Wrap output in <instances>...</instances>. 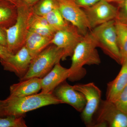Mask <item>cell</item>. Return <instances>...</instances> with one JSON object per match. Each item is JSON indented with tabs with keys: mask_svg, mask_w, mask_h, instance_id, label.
<instances>
[{
	"mask_svg": "<svg viewBox=\"0 0 127 127\" xmlns=\"http://www.w3.org/2000/svg\"><path fill=\"white\" fill-rule=\"evenodd\" d=\"M11 2H13L16 5L18 4V3L21 1V0H8Z\"/></svg>",
	"mask_w": 127,
	"mask_h": 127,
	"instance_id": "cell-29",
	"label": "cell"
},
{
	"mask_svg": "<svg viewBox=\"0 0 127 127\" xmlns=\"http://www.w3.org/2000/svg\"><path fill=\"white\" fill-rule=\"evenodd\" d=\"M58 8L66 20L77 28L83 35L91 31V27L83 10L75 0H56Z\"/></svg>",
	"mask_w": 127,
	"mask_h": 127,
	"instance_id": "cell-8",
	"label": "cell"
},
{
	"mask_svg": "<svg viewBox=\"0 0 127 127\" xmlns=\"http://www.w3.org/2000/svg\"><path fill=\"white\" fill-rule=\"evenodd\" d=\"M52 39L29 30L25 46L33 59L51 44Z\"/></svg>",
	"mask_w": 127,
	"mask_h": 127,
	"instance_id": "cell-16",
	"label": "cell"
},
{
	"mask_svg": "<svg viewBox=\"0 0 127 127\" xmlns=\"http://www.w3.org/2000/svg\"><path fill=\"white\" fill-rule=\"evenodd\" d=\"M0 44L7 47V36L5 28L0 26Z\"/></svg>",
	"mask_w": 127,
	"mask_h": 127,
	"instance_id": "cell-26",
	"label": "cell"
},
{
	"mask_svg": "<svg viewBox=\"0 0 127 127\" xmlns=\"http://www.w3.org/2000/svg\"><path fill=\"white\" fill-rule=\"evenodd\" d=\"M17 16L15 23L5 28L7 36V47L15 54L25 45L27 36L30 30L29 20L32 12V7L22 1L17 5Z\"/></svg>",
	"mask_w": 127,
	"mask_h": 127,
	"instance_id": "cell-3",
	"label": "cell"
},
{
	"mask_svg": "<svg viewBox=\"0 0 127 127\" xmlns=\"http://www.w3.org/2000/svg\"><path fill=\"white\" fill-rule=\"evenodd\" d=\"M32 58L25 46L5 59H0L5 70L14 72L21 79L27 73Z\"/></svg>",
	"mask_w": 127,
	"mask_h": 127,
	"instance_id": "cell-11",
	"label": "cell"
},
{
	"mask_svg": "<svg viewBox=\"0 0 127 127\" xmlns=\"http://www.w3.org/2000/svg\"><path fill=\"white\" fill-rule=\"evenodd\" d=\"M96 123L93 127H127V114L113 102L101 100L98 109Z\"/></svg>",
	"mask_w": 127,
	"mask_h": 127,
	"instance_id": "cell-7",
	"label": "cell"
},
{
	"mask_svg": "<svg viewBox=\"0 0 127 127\" xmlns=\"http://www.w3.org/2000/svg\"><path fill=\"white\" fill-rule=\"evenodd\" d=\"M97 45L103 52L119 64L122 59L118 43L116 19L96 27L90 31Z\"/></svg>",
	"mask_w": 127,
	"mask_h": 127,
	"instance_id": "cell-4",
	"label": "cell"
},
{
	"mask_svg": "<svg viewBox=\"0 0 127 127\" xmlns=\"http://www.w3.org/2000/svg\"><path fill=\"white\" fill-rule=\"evenodd\" d=\"M116 27L118 43L123 62L124 60L127 58V27L116 20Z\"/></svg>",
	"mask_w": 127,
	"mask_h": 127,
	"instance_id": "cell-19",
	"label": "cell"
},
{
	"mask_svg": "<svg viewBox=\"0 0 127 127\" xmlns=\"http://www.w3.org/2000/svg\"><path fill=\"white\" fill-rule=\"evenodd\" d=\"M113 103L118 108L127 114V85Z\"/></svg>",
	"mask_w": 127,
	"mask_h": 127,
	"instance_id": "cell-22",
	"label": "cell"
},
{
	"mask_svg": "<svg viewBox=\"0 0 127 127\" xmlns=\"http://www.w3.org/2000/svg\"><path fill=\"white\" fill-rule=\"evenodd\" d=\"M72 87L84 95L86 104L82 112V118L87 126L91 127L93 125V116L97 111L102 100L101 91L92 82L76 84Z\"/></svg>",
	"mask_w": 127,
	"mask_h": 127,
	"instance_id": "cell-6",
	"label": "cell"
},
{
	"mask_svg": "<svg viewBox=\"0 0 127 127\" xmlns=\"http://www.w3.org/2000/svg\"><path fill=\"white\" fill-rule=\"evenodd\" d=\"M0 117V127H27L23 116H10Z\"/></svg>",
	"mask_w": 127,
	"mask_h": 127,
	"instance_id": "cell-21",
	"label": "cell"
},
{
	"mask_svg": "<svg viewBox=\"0 0 127 127\" xmlns=\"http://www.w3.org/2000/svg\"><path fill=\"white\" fill-rule=\"evenodd\" d=\"M17 16L16 5L8 0H0V26L10 27L15 23Z\"/></svg>",
	"mask_w": 127,
	"mask_h": 127,
	"instance_id": "cell-17",
	"label": "cell"
},
{
	"mask_svg": "<svg viewBox=\"0 0 127 127\" xmlns=\"http://www.w3.org/2000/svg\"><path fill=\"white\" fill-rule=\"evenodd\" d=\"M4 101L0 108V117L23 116L28 112L41 107L63 103L53 93L41 92L23 97L9 96Z\"/></svg>",
	"mask_w": 127,
	"mask_h": 127,
	"instance_id": "cell-1",
	"label": "cell"
},
{
	"mask_svg": "<svg viewBox=\"0 0 127 127\" xmlns=\"http://www.w3.org/2000/svg\"><path fill=\"white\" fill-rule=\"evenodd\" d=\"M14 55L5 46L0 44V59H5Z\"/></svg>",
	"mask_w": 127,
	"mask_h": 127,
	"instance_id": "cell-25",
	"label": "cell"
},
{
	"mask_svg": "<svg viewBox=\"0 0 127 127\" xmlns=\"http://www.w3.org/2000/svg\"><path fill=\"white\" fill-rule=\"evenodd\" d=\"M109 2H115L118 3L121 2L122 0H104Z\"/></svg>",
	"mask_w": 127,
	"mask_h": 127,
	"instance_id": "cell-28",
	"label": "cell"
},
{
	"mask_svg": "<svg viewBox=\"0 0 127 127\" xmlns=\"http://www.w3.org/2000/svg\"><path fill=\"white\" fill-rule=\"evenodd\" d=\"M118 14L116 20L120 22L127 20V0H122L118 3Z\"/></svg>",
	"mask_w": 127,
	"mask_h": 127,
	"instance_id": "cell-23",
	"label": "cell"
},
{
	"mask_svg": "<svg viewBox=\"0 0 127 127\" xmlns=\"http://www.w3.org/2000/svg\"><path fill=\"white\" fill-rule=\"evenodd\" d=\"M101 0H75L77 4L82 8L90 7Z\"/></svg>",
	"mask_w": 127,
	"mask_h": 127,
	"instance_id": "cell-24",
	"label": "cell"
},
{
	"mask_svg": "<svg viewBox=\"0 0 127 127\" xmlns=\"http://www.w3.org/2000/svg\"><path fill=\"white\" fill-rule=\"evenodd\" d=\"M63 55L62 49L51 44L32 59L27 73L20 81L33 77L42 78L62 60Z\"/></svg>",
	"mask_w": 127,
	"mask_h": 127,
	"instance_id": "cell-5",
	"label": "cell"
},
{
	"mask_svg": "<svg viewBox=\"0 0 127 127\" xmlns=\"http://www.w3.org/2000/svg\"><path fill=\"white\" fill-rule=\"evenodd\" d=\"M122 22V23H123V24H124V25H125V26H127V20L124 21L123 22Z\"/></svg>",
	"mask_w": 127,
	"mask_h": 127,
	"instance_id": "cell-31",
	"label": "cell"
},
{
	"mask_svg": "<svg viewBox=\"0 0 127 127\" xmlns=\"http://www.w3.org/2000/svg\"><path fill=\"white\" fill-rule=\"evenodd\" d=\"M58 8L56 0H39L32 7V12L38 15H45Z\"/></svg>",
	"mask_w": 127,
	"mask_h": 127,
	"instance_id": "cell-20",
	"label": "cell"
},
{
	"mask_svg": "<svg viewBox=\"0 0 127 127\" xmlns=\"http://www.w3.org/2000/svg\"><path fill=\"white\" fill-rule=\"evenodd\" d=\"M53 93L63 103L69 104L78 112H82L84 109L86 104L84 95L65 81L57 87Z\"/></svg>",
	"mask_w": 127,
	"mask_h": 127,
	"instance_id": "cell-12",
	"label": "cell"
},
{
	"mask_svg": "<svg viewBox=\"0 0 127 127\" xmlns=\"http://www.w3.org/2000/svg\"><path fill=\"white\" fill-rule=\"evenodd\" d=\"M84 11L91 29L115 20L117 16L118 7L110 2L101 0L90 7L82 8Z\"/></svg>",
	"mask_w": 127,
	"mask_h": 127,
	"instance_id": "cell-10",
	"label": "cell"
},
{
	"mask_svg": "<svg viewBox=\"0 0 127 127\" xmlns=\"http://www.w3.org/2000/svg\"><path fill=\"white\" fill-rule=\"evenodd\" d=\"M84 36L79 32L77 28L70 24L65 29L56 32L51 40L54 44L63 51V61L72 56L76 47Z\"/></svg>",
	"mask_w": 127,
	"mask_h": 127,
	"instance_id": "cell-9",
	"label": "cell"
},
{
	"mask_svg": "<svg viewBox=\"0 0 127 127\" xmlns=\"http://www.w3.org/2000/svg\"><path fill=\"white\" fill-rule=\"evenodd\" d=\"M43 17L56 32L65 29L70 24L64 19L58 8L54 9Z\"/></svg>",
	"mask_w": 127,
	"mask_h": 127,
	"instance_id": "cell-18",
	"label": "cell"
},
{
	"mask_svg": "<svg viewBox=\"0 0 127 127\" xmlns=\"http://www.w3.org/2000/svg\"><path fill=\"white\" fill-rule=\"evenodd\" d=\"M41 90V78H31L11 85L10 88V96L23 97L36 94Z\"/></svg>",
	"mask_w": 127,
	"mask_h": 127,
	"instance_id": "cell-14",
	"label": "cell"
},
{
	"mask_svg": "<svg viewBox=\"0 0 127 127\" xmlns=\"http://www.w3.org/2000/svg\"><path fill=\"white\" fill-rule=\"evenodd\" d=\"M39 0H21V1L25 4L30 7H32Z\"/></svg>",
	"mask_w": 127,
	"mask_h": 127,
	"instance_id": "cell-27",
	"label": "cell"
},
{
	"mask_svg": "<svg viewBox=\"0 0 127 127\" xmlns=\"http://www.w3.org/2000/svg\"><path fill=\"white\" fill-rule=\"evenodd\" d=\"M122 67L116 78L107 85L106 100L113 102L127 85V58L124 60Z\"/></svg>",
	"mask_w": 127,
	"mask_h": 127,
	"instance_id": "cell-15",
	"label": "cell"
},
{
	"mask_svg": "<svg viewBox=\"0 0 127 127\" xmlns=\"http://www.w3.org/2000/svg\"><path fill=\"white\" fill-rule=\"evenodd\" d=\"M4 100H0V108L1 107V106L3 105V103H4Z\"/></svg>",
	"mask_w": 127,
	"mask_h": 127,
	"instance_id": "cell-30",
	"label": "cell"
},
{
	"mask_svg": "<svg viewBox=\"0 0 127 127\" xmlns=\"http://www.w3.org/2000/svg\"><path fill=\"white\" fill-rule=\"evenodd\" d=\"M97 45L91 32L84 36L76 47L71 56V64L69 68L68 79L71 82L80 80L86 74L85 65H99L101 63L96 48Z\"/></svg>",
	"mask_w": 127,
	"mask_h": 127,
	"instance_id": "cell-2",
	"label": "cell"
},
{
	"mask_svg": "<svg viewBox=\"0 0 127 127\" xmlns=\"http://www.w3.org/2000/svg\"><path fill=\"white\" fill-rule=\"evenodd\" d=\"M70 74L69 68L63 67L60 62L41 78V92L43 93H53V91L63 82L68 79Z\"/></svg>",
	"mask_w": 127,
	"mask_h": 127,
	"instance_id": "cell-13",
	"label": "cell"
}]
</instances>
